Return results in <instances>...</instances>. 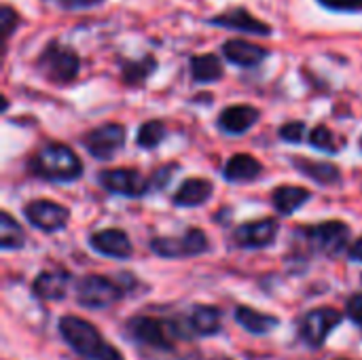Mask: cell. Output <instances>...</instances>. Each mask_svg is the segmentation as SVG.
Returning a JSON list of instances; mask_svg holds the SVG:
<instances>
[{
	"instance_id": "obj_1",
	"label": "cell",
	"mask_w": 362,
	"mask_h": 360,
	"mask_svg": "<svg viewBox=\"0 0 362 360\" xmlns=\"http://www.w3.org/2000/svg\"><path fill=\"white\" fill-rule=\"evenodd\" d=\"M32 174L51 182H72L83 174V163L66 144L51 142L42 146L30 161Z\"/></svg>"
},
{
	"instance_id": "obj_2",
	"label": "cell",
	"mask_w": 362,
	"mask_h": 360,
	"mask_svg": "<svg viewBox=\"0 0 362 360\" xmlns=\"http://www.w3.org/2000/svg\"><path fill=\"white\" fill-rule=\"evenodd\" d=\"M127 331L134 339L153 348H161V350H170L174 346V339H185L193 335L189 323L180 325L178 320H161V318H151V316L132 318L127 325Z\"/></svg>"
},
{
	"instance_id": "obj_3",
	"label": "cell",
	"mask_w": 362,
	"mask_h": 360,
	"mask_svg": "<svg viewBox=\"0 0 362 360\" xmlns=\"http://www.w3.org/2000/svg\"><path fill=\"white\" fill-rule=\"evenodd\" d=\"M36 68L40 70V74L57 85H66L72 83L81 70V59L76 55L74 49L59 45L57 40H51L42 53L36 59Z\"/></svg>"
},
{
	"instance_id": "obj_4",
	"label": "cell",
	"mask_w": 362,
	"mask_h": 360,
	"mask_svg": "<svg viewBox=\"0 0 362 360\" xmlns=\"http://www.w3.org/2000/svg\"><path fill=\"white\" fill-rule=\"evenodd\" d=\"M59 333L66 344L85 360H95L108 348L98 329L78 316H64L59 320Z\"/></svg>"
},
{
	"instance_id": "obj_5",
	"label": "cell",
	"mask_w": 362,
	"mask_h": 360,
	"mask_svg": "<svg viewBox=\"0 0 362 360\" xmlns=\"http://www.w3.org/2000/svg\"><path fill=\"white\" fill-rule=\"evenodd\" d=\"M121 299V289L104 276H85L76 286V301L87 310H104Z\"/></svg>"
},
{
	"instance_id": "obj_6",
	"label": "cell",
	"mask_w": 362,
	"mask_h": 360,
	"mask_svg": "<svg viewBox=\"0 0 362 360\" xmlns=\"http://www.w3.org/2000/svg\"><path fill=\"white\" fill-rule=\"evenodd\" d=\"M151 250L163 259L195 257L208 250V238L202 229H189L182 238H157L151 242Z\"/></svg>"
},
{
	"instance_id": "obj_7",
	"label": "cell",
	"mask_w": 362,
	"mask_h": 360,
	"mask_svg": "<svg viewBox=\"0 0 362 360\" xmlns=\"http://www.w3.org/2000/svg\"><path fill=\"white\" fill-rule=\"evenodd\" d=\"M125 144V127L119 123H106L102 127L91 129L83 138V146L95 159H112L117 151Z\"/></svg>"
},
{
	"instance_id": "obj_8",
	"label": "cell",
	"mask_w": 362,
	"mask_h": 360,
	"mask_svg": "<svg viewBox=\"0 0 362 360\" xmlns=\"http://www.w3.org/2000/svg\"><path fill=\"white\" fill-rule=\"evenodd\" d=\"M337 325H341V314L333 308H320V310H312L301 320L299 333L308 346L320 348L325 346L327 337L337 329Z\"/></svg>"
},
{
	"instance_id": "obj_9",
	"label": "cell",
	"mask_w": 362,
	"mask_h": 360,
	"mask_svg": "<svg viewBox=\"0 0 362 360\" xmlns=\"http://www.w3.org/2000/svg\"><path fill=\"white\" fill-rule=\"evenodd\" d=\"M305 233L312 246L327 257H337L348 246V240H350V227L341 221L322 223L318 227L308 229Z\"/></svg>"
},
{
	"instance_id": "obj_10",
	"label": "cell",
	"mask_w": 362,
	"mask_h": 360,
	"mask_svg": "<svg viewBox=\"0 0 362 360\" xmlns=\"http://www.w3.org/2000/svg\"><path fill=\"white\" fill-rule=\"evenodd\" d=\"M100 185L117 195H125V197H140L148 191V178H144L140 172L136 170H127V168H119V170H104L100 174Z\"/></svg>"
},
{
	"instance_id": "obj_11",
	"label": "cell",
	"mask_w": 362,
	"mask_h": 360,
	"mask_svg": "<svg viewBox=\"0 0 362 360\" xmlns=\"http://www.w3.org/2000/svg\"><path fill=\"white\" fill-rule=\"evenodd\" d=\"M23 212H25V219L34 227H38L42 231H59V229H64L66 223H68V216H70V212L64 206H59L55 202H49V199L30 202Z\"/></svg>"
},
{
	"instance_id": "obj_12",
	"label": "cell",
	"mask_w": 362,
	"mask_h": 360,
	"mask_svg": "<svg viewBox=\"0 0 362 360\" xmlns=\"http://www.w3.org/2000/svg\"><path fill=\"white\" fill-rule=\"evenodd\" d=\"M208 23L216 25V28H225V30H235V32H248V34H257V36H269L274 32V28L261 19H257L255 15H250L244 6H235L229 8L223 15L210 17Z\"/></svg>"
},
{
	"instance_id": "obj_13",
	"label": "cell",
	"mask_w": 362,
	"mask_h": 360,
	"mask_svg": "<svg viewBox=\"0 0 362 360\" xmlns=\"http://www.w3.org/2000/svg\"><path fill=\"white\" fill-rule=\"evenodd\" d=\"M278 236V221L274 219H263L257 223H246L235 229L233 240L242 248H265L274 244Z\"/></svg>"
},
{
	"instance_id": "obj_14",
	"label": "cell",
	"mask_w": 362,
	"mask_h": 360,
	"mask_svg": "<svg viewBox=\"0 0 362 360\" xmlns=\"http://www.w3.org/2000/svg\"><path fill=\"white\" fill-rule=\"evenodd\" d=\"M91 248L100 255L112 257V259H129L134 248L125 231L121 229H104L91 236Z\"/></svg>"
},
{
	"instance_id": "obj_15",
	"label": "cell",
	"mask_w": 362,
	"mask_h": 360,
	"mask_svg": "<svg viewBox=\"0 0 362 360\" xmlns=\"http://www.w3.org/2000/svg\"><path fill=\"white\" fill-rule=\"evenodd\" d=\"M223 55L227 62L235 64V66H242V68H255L259 66L267 55L269 51L259 47V45H252L248 40H242V38H231L223 45Z\"/></svg>"
},
{
	"instance_id": "obj_16",
	"label": "cell",
	"mask_w": 362,
	"mask_h": 360,
	"mask_svg": "<svg viewBox=\"0 0 362 360\" xmlns=\"http://www.w3.org/2000/svg\"><path fill=\"white\" fill-rule=\"evenodd\" d=\"M261 112L255 108V106H248V104H240V106H229L221 112L218 117V127L225 132V134H231V136H240V134H246L257 121H259Z\"/></svg>"
},
{
	"instance_id": "obj_17",
	"label": "cell",
	"mask_w": 362,
	"mask_h": 360,
	"mask_svg": "<svg viewBox=\"0 0 362 360\" xmlns=\"http://www.w3.org/2000/svg\"><path fill=\"white\" fill-rule=\"evenodd\" d=\"M212 195V182L204 178H191L180 185V189L174 195V204L182 208H195L208 202Z\"/></svg>"
},
{
	"instance_id": "obj_18",
	"label": "cell",
	"mask_w": 362,
	"mask_h": 360,
	"mask_svg": "<svg viewBox=\"0 0 362 360\" xmlns=\"http://www.w3.org/2000/svg\"><path fill=\"white\" fill-rule=\"evenodd\" d=\"M68 282H70V276H68V274L45 272V274H40V276L34 280L32 291H34L36 297H40V299H45V301H55V299L66 297Z\"/></svg>"
},
{
	"instance_id": "obj_19",
	"label": "cell",
	"mask_w": 362,
	"mask_h": 360,
	"mask_svg": "<svg viewBox=\"0 0 362 360\" xmlns=\"http://www.w3.org/2000/svg\"><path fill=\"white\" fill-rule=\"evenodd\" d=\"M221 323H223V314L218 308L212 306H197L189 318V327L193 335H204V337L216 335L223 327Z\"/></svg>"
},
{
	"instance_id": "obj_20",
	"label": "cell",
	"mask_w": 362,
	"mask_h": 360,
	"mask_svg": "<svg viewBox=\"0 0 362 360\" xmlns=\"http://www.w3.org/2000/svg\"><path fill=\"white\" fill-rule=\"evenodd\" d=\"M261 170H263L261 161H257L255 157H250L246 153H240L227 161L225 178L231 182H248V180H255L261 174Z\"/></svg>"
},
{
	"instance_id": "obj_21",
	"label": "cell",
	"mask_w": 362,
	"mask_h": 360,
	"mask_svg": "<svg viewBox=\"0 0 362 360\" xmlns=\"http://www.w3.org/2000/svg\"><path fill=\"white\" fill-rule=\"evenodd\" d=\"M312 193L308 189H301V187H278L272 195L274 199V206L280 214H293L297 212L305 202H310Z\"/></svg>"
},
{
	"instance_id": "obj_22",
	"label": "cell",
	"mask_w": 362,
	"mask_h": 360,
	"mask_svg": "<svg viewBox=\"0 0 362 360\" xmlns=\"http://www.w3.org/2000/svg\"><path fill=\"white\" fill-rule=\"evenodd\" d=\"M235 320L248 333H255V335H265V333H269V331H274L278 327V318L276 316H267V314L255 312V310H250L246 306H240L235 310Z\"/></svg>"
},
{
	"instance_id": "obj_23",
	"label": "cell",
	"mask_w": 362,
	"mask_h": 360,
	"mask_svg": "<svg viewBox=\"0 0 362 360\" xmlns=\"http://www.w3.org/2000/svg\"><path fill=\"white\" fill-rule=\"evenodd\" d=\"M191 76L195 83H214L223 76V64L214 53L191 57Z\"/></svg>"
},
{
	"instance_id": "obj_24",
	"label": "cell",
	"mask_w": 362,
	"mask_h": 360,
	"mask_svg": "<svg viewBox=\"0 0 362 360\" xmlns=\"http://www.w3.org/2000/svg\"><path fill=\"white\" fill-rule=\"evenodd\" d=\"M157 68V59L153 55H146L142 59H132L121 64V76L127 85H142Z\"/></svg>"
},
{
	"instance_id": "obj_25",
	"label": "cell",
	"mask_w": 362,
	"mask_h": 360,
	"mask_svg": "<svg viewBox=\"0 0 362 360\" xmlns=\"http://www.w3.org/2000/svg\"><path fill=\"white\" fill-rule=\"evenodd\" d=\"M295 166L301 170V174L310 176L312 180H316L320 185H335L341 178L339 170L333 163H316V161H308V159L305 161L303 159H297Z\"/></svg>"
},
{
	"instance_id": "obj_26",
	"label": "cell",
	"mask_w": 362,
	"mask_h": 360,
	"mask_svg": "<svg viewBox=\"0 0 362 360\" xmlns=\"http://www.w3.org/2000/svg\"><path fill=\"white\" fill-rule=\"evenodd\" d=\"M25 244L23 229L15 223V219L8 212L0 214V246L2 250H17Z\"/></svg>"
},
{
	"instance_id": "obj_27",
	"label": "cell",
	"mask_w": 362,
	"mask_h": 360,
	"mask_svg": "<svg viewBox=\"0 0 362 360\" xmlns=\"http://www.w3.org/2000/svg\"><path fill=\"white\" fill-rule=\"evenodd\" d=\"M310 144L322 153H337L344 146V140H337L335 134L327 125H318L310 132Z\"/></svg>"
},
{
	"instance_id": "obj_28",
	"label": "cell",
	"mask_w": 362,
	"mask_h": 360,
	"mask_svg": "<svg viewBox=\"0 0 362 360\" xmlns=\"http://www.w3.org/2000/svg\"><path fill=\"white\" fill-rule=\"evenodd\" d=\"M163 138H165V125L161 121H146L140 125L136 142L142 149H155L157 144H161Z\"/></svg>"
},
{
	"instance_id": "obj_29",
	"label": "cell",
	"mask_w": 362,
	"mask_h": 360,
	"mask_svg": "<svg viewBox=\"0 0 362 360\" xmlns=\"http://www.w3.org/2000/svg\"><path fill=\"white\" fill-rule=\"evenodd\" d=\"M280 138L293 144H299L305 138V123L303 121H291L280 127Z\"/></svg>"
},
{
	"instance_id": "obj_30",
	"label": "cell",
	"mask_w": 362,
	"mask_h": 360,
	"mask_svg": "<svg viewBox=\"0 0 362 360\" xmlns=\"http://www.w3.org/2000/svg\"><path fill=\"white\" fill-rule=\"evenodd\" d=\"M17 13L8 6V4H4L2 8H0V28H2V38H4V42L11 38V34L15 32V28H17Z\"/></svg>"
},
{
	"instance_id": "obj_31",
	"label": "cell",
	"mask_w": 362,
	"mask_h": 360,
	"mask_svg": "<svg viewBox=\"0 0 362 360\" xmlns=\"http://www.w3.org/2000/svg\"><path fill=\"white\" fill-rule=\"evenodd\" d=\"M325 8L337 13H362V0H318Z\"/></svg>"
},
{
	"instance_id": "obj_32",
	"label": "cell",
	"mask_w": 362,
	"mask_h": 360,
	"mask_svg": "<svg viewBox=\"0 0 362 360\" xmlns=\"http://www.w3.org/2000/svg\"><path fill=\"white\" fill-rule=\"evenodd\" d=\"M104 0H55V4L64 11H81V8H91L102 4Z\"/></svg>"
},
{
	"instance_id": "obj_33",
	"label": "cell",
	"mask_w": 362,
	"mask_h": 360,
	"mask_svg": "<svg viewBox=\"0 0 362 360\" xmlns=\"http://www.w3.org/2000/svg\"><path fill=\"white\" fill-rule=\"evenodd\" d=\"M348 316L362 327V295H354L348 301Z\"/></svg>"
},
{
	"instance_id": "obj_34",
	"label": "cell",
	"mask_w": 362,
	"mask_h": 360,
	"mask_svg": "<svg viewBox=\"0 0 362 360\" xmlns=\"http://www.w3.org/2000/svg\"><path fill=\"white\" fill-rule=\"evenodd\" d=\"M95 360H123V356H121L112 346H108V348H106V350H104V352H102V354H100Z\"/></svg>"
},
{
	"instance_id": "obj_35",
	"label": "cell",
	"mask_w": 362,
	"mask_h": 360,
	"mask_svg": "<svg viewBox=\"0 0 362 360\" xmlns=\"http://www.w3.org/2000/svg\"><path fill=\"white\" fill-rule=\"evenodd\" d=\"M350 259H354V261H361L362 263V238L350 248Z\"/></svg>"
},
{
	"instance_id": "obj_36",
	"label": "cell",
	"mask_w": 362,
	"mask_h": 360,
	"mask_svg": "<svg viewBox=\"0 0 362 360\" xmlns=\"http://www.w3.org/2000/svg\"><path fill=\"white\" fill-rule=\"evenodd\" d=\"M214 360H231V359H214Z\"/></svg>"
},
{
	"instance_id": "obj_37",
	"label": "cell",
	"mask_w": 362,
	"mask_h": 360,
	"mask_svg": "<svg viewBox=\"0 0 362 360\" xmlns=\"http://www.w3.org/2000/svg\"><path fill=\"white\" fill-rule=\"evenodd\" d=\"M361 149H362V140H361Z\"/></svg>"
}]
</instances>
